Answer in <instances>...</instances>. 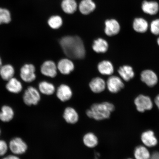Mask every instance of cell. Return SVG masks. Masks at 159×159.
Here are the masks:
<instances>
[{
    "label": "cell",
    "instance_id": "8",
    "mask_svg": "<svg viewBox=\"0 0 159 159\" xmlns=\"http://www.w3.org/2000/svg\"><path fill=\"white\" fill-rule=\"evenodd\" d=\"M62 116L65 122L69 124H76L79 120L78 112L76 109L71 107H67L64 109Z\"/></svg>",
    "mask_w": 159,
    "mask_h": 159
},
{
    "label": "cell",
    "instance_id": "14",
    "mask_svg": "<svg viewBox=\"0 0 159 159\" xmlns=\"http://www.w3.org/2000/svg\"><path fill=\"white\" fill-rule=\"evenodd\" d=\"M142 8L144 13L150 15H154L158 12L159 5L156 1H145L142 4Z\"/></svg>",
    "mask_w": 159,
    "mask_h": 159
},
{
    "label": "cell",
    "instance_id": "22",
    "mask_svg": "<svg viewBox=\"0 0 159 159\" xmlns=\"http://www.w3.org/2000/svg\"><path fill=\"white\" fill-rule=\"evenodd\" d=\"M118 72L121 78L126 81H130L134 78L135 75L132 67L129 65H124L120 67Z\"/></svg>",
    "mask_w": 159,
    "mask_h": 159
},
{
    "label": "cell",
    "instance_id": "39",
    "mask_svg": "<svg viewBox=\"0 0 159 159\" xmlns=\"http://www.w3.org/2000/svg\"><path fill=\"white\" fill-rule=\"evenodd\" d=\"M132 159V158H129V159Z\"/></svg>",
    "mask_w": 159,
    "mask_h": 159
},
{
    "label": "cell",
    "instance_id": "2",
    "mask_svg": "<svg viewBox=\"0 0 159 159\" xmlns=\"http://www.w3.org/2000/svg\"><path fill=\"white\" fill-rule=\"evenodd\" d=\"M115 109L114 105L108 102L94 103L87 109L85 114L89 118L102 121L110 118L111 113Z\"/></svg>",
    "mask_w": 159,
    "mask_h": 159
},
{
    "label": "cell",
    "instance_id": "4",
    "mask_svg": "<svg viewBox=\"0 0 159 159\" xmlns=\"http://www.w3.org/2000/svg\"><path fill=\"white\" fill-rule=\"evenodd\" d=\"M35 67L32 64H25L20 69V76L25 82L31 83L35 80L36 78L35 74Z\"/></svg>",
    "mask_w": 159,
    "mask_h": 159
},
{
    "label": "cell",
    "instance_id": "26",
    "mask_svg": "<svg viewBox=\"0 0 159 159\" xmlns=\"http://www.w3.org/2000/svg\"><path fill=\"white\" fill-rule=\"evenodd\" d=\"M77 3L75 0H63L61 7L64 12L71 14L75 12L77 9Z\"/></svg>",
    "mask_w": 159,
    "mask_h": 159
},
{
    "label": "cell",
    "instance_id": "18",
    "mask_svg": "<svg viewBox=\"0 0 159 159\" xmlns=\"http://www.w3.org/2000/svg\"><path fill=\"white\" fill-rule=\"evenodd\" d=\"M6 87L9 92L14 94L21 92L23 89L21 83L18 80L14 77L7 81Z\"/></svg>",
    "mask_w": 159,
    "mask_h": 159
},
{
    "label": "cell",
    "instance_id": "21",
    "mask_svg": "<svg viewBox=\"0 0 159 159\" xmlns=\"http://www.w3.org/2000/svg\"><path fill=\"white\" fill-rule=\"evenodd\" d=\"M96 7V5L92 0H82L79 6V9L83 15H87L92 12Z\"/></svg>",
    "mask_w": 159,
    "mask_h": 159
},
{
    "label": "cell",
    "instance_id": "11",
    "mask_svg": "<svg viewBox=\"0 0 159 159\" xmlns=\"http://www.w3.org/2000/svg\"><path fill=\"white\" fill-rule=\"evenodd\" d=\"M105 32L108 36L118 34L120 30V25L116 20H107L105 22Z\"/></svg>",
    "mask_w": 159,
    "mask_h": 159
},
{
    "label": "cell",
    "instance_id": "9",
    "mask_svg": "<svg viewBox=\"0 0 159 159\" xmlns=\"http://www.w3.org/2000/svg\"><path fill=\"white\" fill-rule=\"evenodd\" d=\"M107 88L112 93H117L124 88V84L120 77L113 75L109 77L107 80Z\"/></svg>",
    "mask_w": 159,
    "mask_h": 159
},
{
    "label": "cell",
    "instance_id": "34",
    "mask_svg": "<svg viewBox=\"0 0 159 159\" xmlns=\"http://www.w3.org/2000/svg\"><path fill=\"white\" fill-rule=\"evenodd\" d=\"M2 159H20V158L19 157L15 156V155H9V156L5 157Z\"/></svg>",
    "mask_w": 159,
    "mask_h": 159
},
{
    "label": "cell",
    "instance_id": "20",
    "mask_svg": "<svg viewBox=\"0 0 159 159\" xmlns=\"http://www.w3.org/2000/svg\"><path fill=\"white\" fill-rule=\"evenodd\" d=\"M15 70L12 65L7 64L0 67V75L3 80L8 81L14 77Z\"/></svg>",
    "mask_w": 159,
    "mask_h": 159
},
{
    "label": "cell",
    "instance_id": "27",
    "mask_svg": "<svg viewBox=\"0 0 159 159\" xmlns=\"http://www.w3.org/2000/svg\"><path fill=\"white\" fill-rule=\"evenodd\" d=\"M39 89L43 94L50 95L54 94L55 89L54 85L47 81H41L39 84Z\"/></svg>",
    "mask_w": 159,
    "mask_h": 159
},
{
    "label": "cell",
    "instance_id": "33",
    "mask_svg": "<svg viewBox=\"0 0 159 159\" xmlns=\"http://www.w3.org/2000/svg\"><path fill=\"white\" fill-rule=\"evenodd\" d=\"M150 159H159V152H155L153 153Z\"/></svg>",
    "mask_w": 159,
    "mask_h": 159
},
{
    "label": "cell",
    "instance_id": "35",
    "mask_svg": "<svg viewBox=\"0 0 159 159\" xmlns=\"http://www.w3.org/2000/svg\"><path fill=\"white\" fill-rule=\"evenodd\" d=\"M154 101L155 104L159 109V94L156 97Z\"/></svg>",
    "mask_w": 159,
    "mask_h": 159
},
{
    "label": "cell",
    "instance_id": "3",
    "mask_svg": "<svg viewBox=\"0 0 159 159\" xmlns=\"http://www.w3.org/2000/svg\"><path fill=\"white\" fill-rule=\"evenodd\" d=\"M24 102L28 106L36 105L41 100V95L38 90L34 87L30 86L25 91L23 96Z\"/></svg>",
    "mask_w": 159,
    "mask_h": 159
},
{
    "label": "cell",
    "instance_id": "6",
    "mask_svg": "<svg viewBox=\"0 0 159 159\" xmlns=\"http://www.w3.org/2000/svg\"><path fill=\"white\" fill-rule=\"evenodd\" d=\"M9 148L13 154L21 155L25 153L26 152L27 146L21 138H16L10 141Z\"/></svg>",
    "mask_w": 159,
    "mask_h": 159
},
{
    "label": "cell",
    "instance_id": "24",
    "mask_svg": "<svg viewBox=\"0 0 159 159\" xmlns=\"http://www.w3.org/2000/svg\"><path fill=\"white\" fill-rule=\"evenodd\" d=\"M14 112L11 107L5 105L2 107L0 112V120L3 122H10L13 118Z\"/></svg>",
    "mask_w": 159,
    "mask_h": 159
},
{
    "label": "cell",
    "instance_id": "19",
    "mask_svg": "<svg viewBox=\"0 0 159 159\" xmlns=\"http://www.w3.org/2000/svg\"><path fill=\"white\" fill-rule=\"evenodd\" d=\"M133 27L136 32L143 33L148 31V22L143 18H136L133 22Z\"/></svg>",
    "mask_w": 159,
    "mask_h": 159
},
{
    "label": "cell",
    "instance_id": "10",
    "mask_svg": "<svg viewBox=\"0 0 159 159\" xmlns=\"http://www.w3.org/2000/svg\"><path fill=\"white\" fill-rule=\"evenodd\" d=\"M41 72L45 76L54 78L57 74L56 65L52 61H45L41 65Z\"/></svg>",
    "mask_w": 159,
    "mask_h": 159
},
{
    "label": "cell",
    "instance_id": "1",
    "mask_svg": "<svg viewBox=\"0 0 159 159\" xmlns=\"http://www.w3.org/2000/svg\"><path fill=\"white\" fill-rule=\"evenodd\" d=\"M60 43L65 54L69 58L80 59L85 57V47L80 37L77 36L65 37L61 39Z\"/></svg>",
    "mask_w": 159,
    "mask_h": 159
},
{
    "label": "cell",
    "instance_id": "28",
    "mask_svg": "<svg viewBox=\"0 0 159 159\" xmlns=\"http://www.w3.org/2000/svg\"><path fill=\"white\" fill-rule=\"evenodd\" d=\"M134 156L136 159H150L151 155L146 147L140 146L135 148Z\"/></svg>",
    "mask_w": 159,
    "mask_h": 159
},
{
    "label": "cell",
    "instance_id": "12",
    "mask_svg": "<svg viewBox=\"0 0 159 159\" xmlns=\"http://www.w3.org/2000/svg\"><path fill=\"white\" fill-rule=\"evenodd\" d=\"M72 95V91L68 85H61L57 89V96L61 102H66L69 101Z\"/></svg>",
    "mask_w": 159,
    "mask_h": 159
},
{
    "label": "cell",
    "instance_id": "31",
    "mask_svg": "<svg viewBox=\"0 0 159 159\" xmlns=\"http://www.w3.org/2000/svg\"><path fill=\"white\" fill-rule=\"evenodd\" d=\"M150 30L152 34L156 35L159 34V19H155L152 22Z\"/></svg>",
    "mask_w": 159,
    "mask_h": 159
},
{
    "label": "cell",
    "instance_id": "13",
    "mask_svg": "<svg viewBox=\"0 0 159 159\" xmlns=\"http://www.w3.org/2000/svg\"><path fill=\"white\" fill-rule=\"evenodd\" d=\"M83 142L87 148H94L98 144V138L94 133L92 132H87L83 136Z\"/></svg>",
    "mask_w": 159,
    "mask_h": 159
},
{
    "label": "cell",
    "instance_id": "25",
    "mask_svg": "<svg viewBox=\"0 0 159 159\" xmlns=\"http://www.w3.org/2000/svg\"><path fill=\"white\" fill-rule=\"evenodd\" d=\"M108 44L105 39L99 38L95 40L93 43V49L98 53H104L108 51Z\"/></svg>",
    "mask_w": 159,
    "mask_h": 159
},
{
    "label": "cell",
    "instance_id": "23",
    "mask_svg": "<svg viewBox=\"0 0 159 159\" xmlns=\"http://www.w3.org/2000/svg\"><path fill=\"white\" fill-rule=\"evenodd\" d=\"M98 70L101 74L111 75L114 73V67L112 63L108 61H101L98 65Z\"/></svg>",
    "mask_w": 159,
    "mask_h": 159
},
{
    "label": "cell",
    "instance_id": "17",
    "mask_svg": "<svg viewBox=\"0 0 159 159\" xmlns=\"http://www.w3.org/2000/svg\"><path fill=\"white\" fill-rule=\"evenodd\" d=\"M141 140L145 146L149 148L156 146L158 142L154 132L152 130L147 131L143 133L141 136Z\"/></svg>",
    "mask_w": 159,
    "mask_h": 159
},
{
    "label": "cell",
    "instance_id": "15",
    "mask_svg": "<svg viewBox=\"0 0 159 159\" xmlns=\"http://www.w3.org/2000/svg\"><path fill=\"white\" fill-rule=\"evenodd\" d=\"M106 83L100 77H95L92 79L89 84V87L92 92L98 94L104 91L106 88Z\"/></svg>",
    "mask_w": 159,
    "mask_h": 159
},
{
    "label": "cell",
    "instance_id": "7",
    "mask_svg": "<svg viewBox=\"0 0 159 159\" xmlns=\"http://www.w3.org/2000/svg\"><path fill=\"white\" fill-rule=\"evenodd\" d=\"M141 80L149 87H153L157 84V75L154 71L147 69L143 71L140 75Z\"/></svg>",
    "mask_w": 159,
    "mask_h": 159
},
{
    "label": "cell",
    "instance_id": "32",
    "mask_svg": "<svg viewBox=\"0 0 159 159\" xmlns=\"http://www.w3.org/2000/svg\"><path fill=\"white\" fill-rule=\"evenodd\" d=\"M8 145L5 141L0 140V156H2L7 152L8 150Z\"/></svg>",
    "mask_w": 159,
    "mask_h": 159
},
{
    "label": "cell",
    "instance_id": "36",
    "mask_svg": "<svg viewBox=\"0 0 159 159\" xmlns=\"http://www.w3.org/2000/svg\"><path fill=\"white\" fill-rule=\"evenodd\" d=\"M2 65V60L1 57H0V67Z\"/></svg>",
    "mask_w": 159,
    "mask_h": 159
},
{
    "label": "cell",
    "instance_id": "16",
    "mask_svg": "<svg viewBox=\"0 0 159 159\" xmlns=\"http://www.w3.org/2000/svg\"><path fill=\"white\" fill-rule=\"evenodd\" d=\"M57 68L61 74L69 75L74 70V65L70 60L63 59L60 61L57 64Z\"/></svg>",
    "mask_w": 159,
    "mask_h": 159
},
{
    "label": "cell",
    "instance_id": "38",
    "mask_svg": "<svg viewBox=\"0 0 159 159\" xmlns=\"http://www.w3.org/2000/svg\"><path fill=\"white\" fill-rule=\"evenodd\" d=\"M1 129H0V135H1Z\"/></svg>",
    "mask_w": 159,
    "mask_h": 159
},
{
    "label": "cell",
    "instance_id": "5",
    "mask_svg": "<svg viewBox=\"0 0 159 159\" xmlns=\"http://www.w3.org/2000/svg\"><path fill=\"white\" fill-rule=\"evenodd\" d=\"M134 104L137 110L141 112L151 110L153 107L152 102L150 97L143 95H140L137 97L134 100Z\"/></svg>",
    "mask_w": 159,
    "mask_h": 159
},
{
    "label": "cell",
    "instance_id": "37",
    "mask_svg": "<svg viewBox=\"0 0 159 159\" xmlns=\"http://www.w3.org/2000/svg\"><path fill=\"white\" fill-rule=\"evenodd\" d=\"M157 43L159 46V37L157 39Z\"/></svg>",
    "mask_w": 159,
    "mask_h": 159
},
{
    "label": "cell",
    "instance_id": "30",
    "mask_svg": "<svg viewBox=\"0 0 159 159\" xmlns=\"http://www.w3.org/2000/svg\"><path fill=\"white\" fill-rule=\"evenodd\" d=\"M11 16L7 10L0 8V25L7 24L11 21Z\"/></svg>",
    "mask_w": 159,
    "mask_h": 159
},
{
    "label": "cell",
    "instance_id": "29",
    "mask_svg": "<svg viewBox=\"0 0 159 159\" xmlns=\"http://www.w3.org/2000/svg\"><path fill=\"white\" fill-rule=\"evenodd\" d=\"M63 21L61 18L59 16H54L51 17L48 20V24L51 28L57 29L62 25Z\"/></svg>",
    "mask_w": 159,
    "mask_h": 159
}]
</instances>
